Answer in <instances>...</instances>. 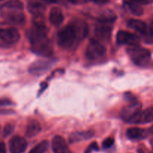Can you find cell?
Returning a JSON list of instances; mask_svg holds the SVG:
<instances>
[{"label": "cell", "mask_w": 153, "mask_h": 153, "mask_svg": "<svg viewBox=\"0 0 153 153\" xmlns=\"http://www.w3.org/2000/svg\"><path fill=\"white\" fill-rule=\"evenodd\" d=\"M149 132L150 133V134H152V135H153V126L151 127L150 129H149ZM152 146H153V138H152Z\"/></svg>", "instance_id": "484cf974"}, {"label": "cell", "mask_w": 153, "mask_h": 153, "mask_svg": "<svg viewBox=\"0 0 153 153\" xmlns=\"http://www.w3.org/2000/svg\"><path fill=\"white\" fill-rule=\"evenodd\" d=\"M148 132L145 129L140 128H130L127 130L126 136L131 140H140L145 138Z\"/></svg>", "instance_id": "ac0fdd59"}, {"label": "cell", "mask_w": 153, "mask_h": 153, "mask_svg": "<svg viewBox=\"0 0 153 153\" xmlns=\"http://www.w3.org/2000/svg\"><path fill=\"white\" fill-rule=\"evenodd\" d=\"M13 126L10 125V124L6 125V126L4 127V130H3V135H4V137H7V136L10 135V134L12 133V131H13Z\"/></svg>", "instance_id": "44dd1931"}, {"label": "cell", "mask_w": 153, "mask_h": 153, "mask_svg": "<svg viewBox=\"0 0 153 153\" xmlns=\"http://www.w3.org/2000/svg\"><path fill=\"white\" fill-rule=\"evenodd\" d=\"M0 153H6L5 145L4 143H0Z\"/></svg>", "instance_id": "d4e9b609"}, {"label": "cell", "mask_w": 153, "mask_h": 153, "mask_svg": "<svg viewBox=\"0 0 153 153\" xmlns=\"http://www.w3.org/2000/svg\"><path fill=\"white\" fill-rule=\"evenodd\" d=\"M20 38L19 31L14 28H0V40L7 44H13Z\"/></svg>", "instance_id": "52a82bcc"}, {"label": "cell", "mask_w": 153, "mask_h": 153, "mask_svg": "<svg viewBox=\"0 0 153 153\" xmlns=\"http://www.w3.org/2000/svg\"><path fill=\"white\" fill-rule=\"evenodd\" d=\"M52 146L54 153H71L67 142L61 136L57 135L54 137Z\"/></svg>", "instance_id": "8fae6325"}, {"label": "cell", "mask_w": 153, "mask_h": 153, "mask_svg": "<svg viewBox=\"0 0 153 153\" xmlns=\"http://www.w3.org/2000/svg\"><path fill=\"white\" fill-rule=\"evenodd\" d=\"M94 135V132L93 131H76L70 135L69 140L71 143L86 140L91 138Z\"/></svg>", "instance_id": "2e32d148"}, {"label": "cell", "mask_w": 153, "mask_h": 153, "mask_svg": "<svg viewBox=\"0 0 153 153\" xmlns=\"http://www.w3.org/2000/svg\"><path fill=\"white\" fill-rule=\"evenodd\" d=\"M27 147V142L20 136H14L9 141V149L10 153H22Z\"/></svg>", "instance_id": "ba28073f"}, {"label": "cell", "mask_w": 153, "mask_h": 153, "mask_svg": "<svg viewBox=\"0 0 153 153\" xmlns=\"http://www.w3.org/2000/svg\"><path fill=\"white\" fill-rule=\"evenodd\" d=\"M152 26H153V19H152Z\"/></svg>", "instance_id": "4316f807"}, {"label": "cell", "mask_w": 153, "mask_h": 153, "mask_svg": "<svg viewBox=\"0 0 153 153\" xmlns=\"http://www.w3.org/2000/svg\"><path fill=\"white\" fill-rule=\"evenodd\" d=\"M125 6L132 14L135 16H141L143 13V8L141 7L138 2H130L126 1L125 2Z\"/></svg>", "instance_id": "d6986e66"}, {"label": "cell", "mask_w": 153, "mask_h": 153, "mask_svg": "<svg viewBox=\"0 0 153 153\" xmlns=\"http://www.w3.org/2000/svg\"><path fill=\"white\" fill-rule=\"evenodd\" d=\"M127 53L132 62L139 67H146L150 61V52L145 48L138 46H131L127 49Z\"/></svg>", "instance_id": "277c9868"}, {"label": "cell", "mask_w": 153, "mask_h": 153, "mask_svg": "<svg viewBox=\"0 0 153 153\" xmlns=\"http://www.w3.org/2000/svg\"><path fill=\"white\" fill-rule=\"evenodd\" d=\"M49 147V143L46 140L40 142V143L34 146L29 153H44L48 149Z\"/></svg>", "instance_id": "ffe728a7"}, {"label": "cell", "mask_w": 153, "mask_h": 153, "mask_svg": "<svg viewBox=\"0 0 153 153\" xmlns=\"http://www.w3.org/2000/svg\"><path fill=\"white\" fill-rule=\"evenodd\" d=\"M31 49L34 53L49 57L53 53V46L47 37V27L42 17L34 19V25L28 31Z\"/></svg>", "instance_id": "6da1fadb"}, {"label": "cell", "mask_w": 153, "mask_h": 153, "mask_svg": "<svg viewBox=\"0 0 153 153\" xmlns=\"http://www.w3.org/2000/svg\"><path fill=\"white\" fill-rule=\"evenodd\" d=\"M114 142V139L111 138V137L105 139V140L104 141H103V143H102L103 148H105V149H108V148H110L111 146H113Z\"/></svg>", "instance_id": "7402d4cb"}, {"label": "cell", "mask_w": 153, "mask_h": 153, "mask_svg": "<svg viewBox=\"0 0 153 153\" xmlns=\"http://www.w3.org/2000/svg\"><path fill=\"white\" fill-rule=\"evenodd\" d=\"M117 43L120 45H130L131 46H137L140 41L138 36L126 31H120L117 34Z\"/></svg>", "instance_id": "8992f818"}, {"label": "cell", "mask_w": 153, "mask_h": 153, "mask_svg": "<svg viewBox=\"0 0 153 153\" xmlns=\"http://www.w3.org/2000/svg\"><path fill=\"white\" fill-rule=\"evenodd\" d=\"M151 153H153V152H151Z\"/></svg>", "instance_id": "83f0119b"}, {"label": "cell", "mask_w": 153, "mask_h": 153, "mask_svg": "<svg viewBox=\"0 0 153 153\" xmlns=\"http://www.w3.org/2000/svg\"><path fill=\"white\" fill-rule=\"evenodd\" d=\"M49 22L55 26H58L64 22V16L62 10L58 7H54L51 9L49 16Z\"/></svg>", "instance_id": "9a60e30c"}, {"label": "cell", "mask_w": 153, "mask_h": 153, "mask_svg": "<svg viewBox=\"0 0 153 153\" xmlns=\"http://www.w3.org/2000/svg\"><path fill=\"white\" fill-rule=\"evenodd\" d=\"M88 28L86 23L80 20L71 22L63 28L57 35V42L64 49H71L77 42L83 40L87 36Z\"/></svg>", "instance_id": "7a4b0ae2"}, {"label": "cell", "mask_w": 153, "mask_h": 153, "mask_svg": "<svg viewBox=\"0 0 153 153\" xmlns=\"http://www.w3.org/2000/svg\"><path fill=\"white\" fill-rule=\"evenodd\" d=\"M153 121V107L148 108L143 111H140L128 123H147Z\"/></svg>", "instance_id": "9c48e42d"}, {"label": "cell", "mask_w": 153, "mask_h": 153, "mask_svg": "<svg viewBox=\"0 0 153 153\" xmlns=\"http://www.w3.org/2000/svg\"><path fill=\"white\" fill-rule=\"evenodd\" d=\"M41 131V126L36 120H31L28 122L25 131V135L28 137H33L38 134Z\"/></svg>", "instance_id": "e0dca14e"}, {"label": "cell", "mask_w": 153, "mask_h": 153, "mask_svg": "<svg viewBox=\"0 0 153 153\" xmlns=\"http://www.w3.org/2000/svg\"><path fill=\"white\" fill-rule=\"evenodd\" d=\"M95 34L99 39L109 40L111 35V27L106 24V22H102V24H100L95 28Z\"/></svg>", "instance_id": "4fadbf2b"}, {"label": "cell", "mask_w": 153, "mask_h": 153, "mask_svg": "<svg viewBox=\"0 0 153 153\" xmlns=\"http://www.w3.org/2000/svg\"><path fill=\"white\" fill-rule=\"evenodd\" d=\"M12 104L13 103L11 102V101L7 100V99H1V100H0V107H1V106L10 105Z\"/></svg>", "instance_id": "603a6c76"}, {"label": "cell", "mask_w": 153, "mask_h": 153, "mask_svg": "<svg viewBox=\"0 0 153 153\" xmlns=\"http://www.w3.org/2000/svg\"><path fill=\"white\" fill-rule=\"evenodd\" d=\"M95 149H98V146H97V143H93L88 148L86 153H90L92 150H95Z\"/></svg>", "instance_id": "cb8c5ba5"}, {"label": "cell", "mask_w": 153, "mask_h": 153, "mask_svg": "<svg viewBox=\"0 0 153 153\" xmlns=\"http://www.w3.org/2000/svg\"><path fill=\"white\" fill-rule=\"evenodd\" d=\"M52 62L48 61H38L34 62L29 68V72L33 75L39 76L47 71L52 66Z\"/></svg>", "instance_id": "7c38bea8"}, {"label": "cell", "mask_w": 153, "mask_h": 153, "mask_svg": "<svg viewBox=\"0 0 153 153\" xmlns=\"http://www.w3.org/2000/svg\"><path fill=\"white\" fill-rule=\"evenodd\" d=\"M106 53V49L100 42L97 40H91L86 49V57L88 60L99 59L104 56Z\"/></svg>", "instance_id": "5b68a950"}, {"label": "cell", "mask_w": 153, "mask_h": 153, "mask_svg": "<svg viewBox=\"0 0 153 153\" xmlns=\"http://www.w3.org/2000/svg\"><path fill=\"white\" fill-rule=\"evenodd\" d=\"M27 7L30 13L34 15V17L43 16L46 10V5L40 1H28Z\"/></svg>", "instance_id": "5bb4252c"}, {"label": "cell", "mask_w": 153, "mask_h": 153, "mask_svg": "<svg viewBox=\"0 0 153 153\" xmlns=\"http://www.w3.org/2000/svg\"><path fill=\"white\" fill-rule=\"evenodd\" d=\"M23 4L19 1H9L2 4L0 7L1 16L8 22L15 25L24 23L25 14L22 12Z\"/></svg>", "instance_id": "3957f363"}, {"label": "cell", "mask_w": 153, "mask_h": 153, "mask_svg": "<svg viewBox=\"0 0 153 153\" xmlns=\"http://www.w3.org/2000/svg\"><path fill=\"white\" fill-rule=\"evenodd\" d=\"M140 108H141L140 103L137 102H133L123 109L121 111V117L124 120L128 122L140 111Z\"/></svg>", "instance_id": "30bf717a"}]
</instances>
